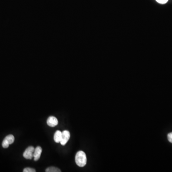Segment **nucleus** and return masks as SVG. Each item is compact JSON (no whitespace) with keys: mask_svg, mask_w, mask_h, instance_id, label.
I'll return each mask as SVG.
<instances>
[{"mask_svg":"<svg viewBox=\"0 0 172 172\" xmlns=\"http://www.w3.org/2000/svg\"><path fill=\"white\" fill-rule=\"evenodd\" d=\"M62 138V132L58 130L54 133V140L57 143H60Z\"/></svg>","mask_w":172,"mask_h":172,"instance_id":"obj_6","label":"nucleus"},{"mask_svg":"<svg viewBox=\"0 0 172 172\" xmlns=\"http://www.w3.org/2000/svg\"><path fill=\"white\" fill-rule=\"evenodd\" d=\"M34 147L33 146L28 147L23 153V157L25 158L26 159H32L33 158V152H34Z\"/></svg>","mask_w":172,"mask_h":172,"instance_id":"obj_2","label":"nucleus"},{"mask_svg":"<svg viewBox=\"0 0 172 172\" xmlns=\"http://www.w3.org/2000/svg\"><path fill=\"white\" fill-rule=\"evenodd\" d=\"M156 1L157 2L161 4H165L168 1V0H156Z\"/></svg>","mask_w":172,"mask_h":172,"instance_id":"obj_12","label":"nucleus"},{"mask_svg":"<svg viewBox=\"0 0 172 172\" xmlns=\"http://www.w3.org/2000/svg\"><path fill=\"white\" fill-rule=\"evenodd\" d=\"M70 137V132H69V131L67 130H65L62 132V138H61V142H60L61 145L63 146H65L68 140H69Z\"/></svg>","mask_w":172,"mask_h":172,"instance_id":"obj_3","label":"nucleus"},{"mask_svg":"<svg viewBox=\"0 0 172 172\" xmlns=\"http://www.w3.org/2000/svg\"><path fill=\"white\" fill-rule=\"evenodd\" d=\"M47 172H61L60 169L55 167H49L46 170Z\"/></svg>","mask_w":172,"mask_h":172,"instance_id":"obj_8","label":"nucleus"},{"mask_svg":"<svg viewBox=\"0 0 172 172\" xmlns=\"http://www.w3.org/2000/svg\"><path fill=\"white\" fill-rule=\"evenodd\" d=\"M23 172H36V170L33 168L30 167H27L23 169Z\"/></svg>","mask_w":172,"mask_h":172,"instance_id":"obj_10","label":"nucleus"},{"mask_svg":"<svg viewBox=\"0 0 172 172\" xmlns=\"http://www.w3.org/2000/svg\"><path fill=\"white\" fill-rule=\"evenodd\" d=\"M58 120L54 116H50L47 120V124L51 127H54L58 125Z\"/></svg>","mask_w":172,"mask_h":172,"instance_id":"obj_4","label":"nucleus"},{"mask_svg":"<svg viewBox=\"0 0 172 172\" xmlns=\"http://www.w3.org/2000/svg\"><path fill=\"white\" fill-rule=\"evenodd\" d=\"M167 138L169 142L172 143V132H170L168 134Z\"/></svg>","mask_w":172,"mask_h":172,"instance_id":"obj_11","label":"nucleus"},{"mask_svg":"<svg viewBox=\"0 0 172 172\" xmlns=\"http://www.w3.org/2000/svg\"><path fill=\"white\" fill-rule=\"evenodd\" d=\"M9 145L10 144L8 143V142L5 139H4L2 142V147L4 148H7L9 147Z\"/></svg>","mask_w":172,"mask_h":172,"instance_id":"obj_9","label":"nucleus"},{"mask_svg":"<svg viewBox=\"0 0 172 172\" xmlns=\"http://www.w3.org/2000/svg\"><path fill=\"white\" fill-rule=\"evenodd\" d=\"M87 156L83 151H79L76 153L75 162L76 164L79 167H83L87 163Z\"/></svg>","mask_w":172,"mask_h":172,"instance_id":"obj_1","label":"nucleus"},{"mask_svg":"<svg viewBox=\"0 0 172 172\" xmlns=\"http://www.w3.org/2000/svg\"><path fill=\"white\" fill-rule=\"evenodd\" d=\"M5 139L8 142L9 144H12L15 141V137L12 135H8L7 136Z\"/></svg>","mask_w":172,"mask_h":172,"instance_id":"obj_7","label":"nucleus"},{"mask_svg":"<svg viewBox=\"0 0 172 172\" xmlns=\"http://www.w3.org/2000/svg\"><path fill=\"white\" fill-rule=\"evenodd\" d=\"M42 152V149L41 147L37 146L35 148L33 156L34 161H37L40 159Z\"/></svg>","mask_w":172,"mask_h":172,"instance_id":"obj_5","label":"nucleus"}]
</instances>
